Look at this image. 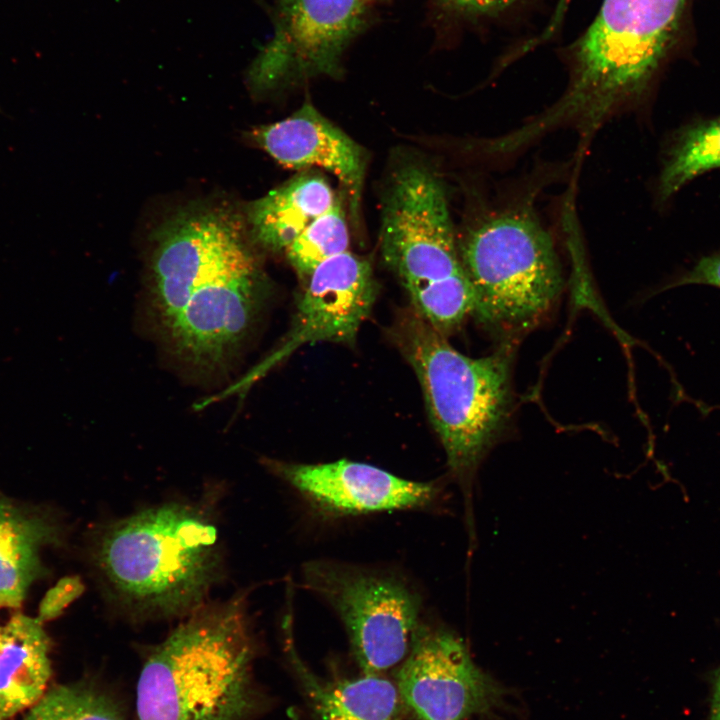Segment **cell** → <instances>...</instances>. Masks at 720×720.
<instances>
[{"instance_id": "cell-18", "label": "cell", "mask_w": 720, "mask_h": 720, "mask_svg": "<svg viewBox=\"0 0 720 720\" xmlns=\"http://www.w3.org/2000/svg\"><path fill=\"white\" fill-rule=\"evenodd\" d=\"M720 168V116L680 129L665 154L658 195L666 201L695 177Z\"/></svg>"}, {"instance_id": "cell-23", "label": "cell", "mask_w": 720, "mask_h": 720, "mask_svg": "<svg viewBox=\"0 0 720 720\" xmlns=\"http://www.w3.org/2000/svg\"><path fill=\"white\" fill-rule=\"evenodd\" d=\"M450 6L470 13H487L504 8L515 0H445Z\"/></svg>"}, {"instance_id": "cell-15", "label": "cell", "mask_w": 720, "mask_h": 720, "mask_svg": "<svg viewBox=\"0 0 720 720\" xmlns=\"http://www.w3.org/2000/svg\"><path fill=\"white\" fill-rule=\"evenodd\" d=\"M50 639L37 617L13 615L0 625V720L34 706L51 677Z\"/></svg>"}, {"instance_id": "cell-27", "label": "cell", "mask_w": 720, "mask_h": 720, "mask_svg": "<svg viewBox=\"0 0 720 720\" xmlns=\"http://www.w3.org/2000/svg\"><path fill=\"white\" fill-rule=\"evenodd\" d=\"M370 1V0H369Z\"/></svg>"}, {"instance_id": "cell-16", "label": "cell", "mask_w": 720, "mask_h": 720, "mask_svg": "<svg viewBox=\"0 0 720 720\" xmlns=\"http://www.w3.org/2000/svg\"><path fill=\"white\" fill-rule=\"evenodd\" d=\"M61 529L48 516L16 505L0 492V605L18 608L43 574L40 551L59 544Z\"/></svg>"}, {"instance_id": "cell-25", "label": "cell", "mask_w": 720, "mask_h": 720, "mask_svg": "<svg viewBox=\"0 0 720 720\" xmlns=\"http://www.w3.org/2000/svg\"><path fill=\"white\" fill-rule=\"evenodd\" d=\"M292 720H298L296 717L292 718Z\"/></svg>"}, {"instance_id": "cell-4", "label": "cell", "mask_w": 720, "mask_h": 720, "mask_svg": "<svg viewBox=\"0 0 720 720\" xmlns=\"http://www.w3.org/2000/svg\"><path fill=\"white\" fill-rule=\"evenodd\" d=\"M94 559L117 601L144 617L190 614L202 606L223 564L214 522L181 503L105 526Z\"/></svg>"}, {"instance_id": "cell-11", "label": "cell", "mask_w": 720, "mask_h": 720, "mask_svg": "<svg viewBox=\"0 0 720 720\" xmlns=\"http://www.w3.org/2000/svg\"><path fill=\"white\" fill-rule=\"evenodd\" d=\"M304 283L290 329L280 345L231 392L247 389L305 345L354 342L376 300L377 283L370 262L346 251L321 264Z\"/></svg>"}, {"instance_id": "cell-2", "label": "cell", "mask_w": 720, "mask_h": 720, "mask_svg": "<svg viewBox=\"0 0 720 720\" xmlns=\"http://www.w3.org/2000/svg\"><path fill=\"white\" fill-rule=\"evenodd\" d=\"M254 641L244 594L202 605L148 654L138 720H242L254 709Z\"/></svg>"}, {"instance_id": "cell-3", "label": "cell", "mask_w": 720, "mask_h": 720, "mask_svg": "<svg viewBox=\"0 0 720 720\" xmlns=\"http://www.w3.org/2000/svg\"><path fill=\"white\" fill-rule=\"evenodd\" d=\"M393 335L417 376L447 466L462 491L473 542L474 478L511 416L515 343L505 340L487 356L469 357L414 310L400 318Z\"/></svg>"}, {"instance_id": "cell-5", "label": "cell", "mask_w": 720, "mask_h": 720, "mask_svg": "<svg viewBox=\"0 0 720 720\" xmlns=\"http://www.w3.org/2000/svg\"><path fill=\"white\" fill-rule=\"evenodd\" d=\"M687 0H604L580 41L562 96L540 113L549 131L573 128L590 143L641 95L670 48Z\"/></svg>"}, {"instance_id": "cell-14", "label": "cell", "mask_w": 720, "mask_h": 720, "mask_svg": "<svg viewBox=\"0 0 720 720\" xmlns=\"http://www.w3.org/2000/svg\"><path fill=\"white\" fill-rule=\"evenodd\" d=\"M291 617L284 623L286 649L297 677L320 720H402L397 686L381 674L323 680L299 657L291 636Z\"/></svg>"}, {"instance_id": "cell-6", "label": "cell", "mask_w": 720, "mask_h": 720, "mask_svg": "<svg viewBox=\"0 0 720 720\" xmlns=\"http://www.w3.org/2000/svg\"><path fill=\"white\" fill-rule=\"evenodd\" d=\"M381 253L413 310L441 334L473 315L474 291L463 267L440 179L416 164L393 176L382 213Z\"/></svg>"}, {"instance_id": "cell-10", "label": "cell", "mask_w": 720, "mask_h": 720, "mask_svg": "<svg viewBox=\"0 0 720 720\" xmlns=\"http://www.w3.org/2000/svg\"><path fill=\"white\" fill-rule=\"evenodd\" d=\"M401 699L420 720H463L500 700L499 685L472 660L455 632L422 624L397 674Z\"/></svg>"}, {"instance_id": "cell-9", "label": "cell", "mask_w": 720, "mask_h": 720, "mask_svg": "<svg viewBox=\"0 0 720 720\" xmlns=\"http://www.w3.org/2000/svg\"><path fill=\"white\" fill-rule=\"evenodd\" d=\"M368 1L277 0L275 32L250 69L252 86L266 91L319 75L338 76Z\"/></svg>"}, {"instance_id": "cell-7", "label": "cell", "mask_w": 720, "mask_h": 720, "mask_svg": "<svg viewBox=\"0 0 720 720\" xmlns=\"http://www.w3.org/2000/svg\"><path fill=\"white\" fill-rule=\"evenodd\" d=\"M458 250L474 291L473 317L502 341L537 325L562 293L554 240L528 205L488 211Z\"/></svg>"}, {"instance_id": "cell-20", "label": "cell", "mask_w": 720, "mask_h": 720, "mask_svg": "<svg viewBox=\"0 0 720 720\" xmlns=\"http://www.w3.org/2000/svg\"><path fill=\"white\" fill-rule=\"evenodd\" d=\"M23 720H124L112 699L94 687L75 684L45 692Z\"/></svg>"}, {"instance_id": "cell-19", "label": "cell", "mask_w": 720, "mask_h": 720, "mask_svg": "<svg viewBox=\"0 0 720 720\" xmlns=\"http://www.w3.org/2000/svg\"><path fill=\"white\" fill-rule=\"evenodd\" d=\"M348 245L347 222L337 201L309 224L284 252L298 276L306 281L321 264L348 251Z\"/></svg>"}, {"instance_id": "cell-12", "label": "cell", "mask_w": 720, "mask_h": 720, "mask_svg": "<svg viewBox=\"0 0 720 720\" xmlns=\"http://www.w3.org/2000/svg\"><path fill=\"white\" fill-rule=\"evenodd\" d=\"M263 464L314 508L332 516L428 508L442 490L435 482L407 480L347 459L317 464L264 459Z\"/></svg>"}, {"instance_id": "cell-21", "label": "cell", "mask_w": 720, "mask_h": 720, "mask_svg": "<svg viewBox=\"0 0 720 720\" xmlns=\"http://www.w3.org/2000/svg\"><path fill=\"white\" fill-rule=\"evenodd\" d=\"M84 590L85 585L81 577L74 575L61 578L42 598L37 619L43 624L56 619L83 594Z\"/></svg>"}, {"instance_id": "cell-26", "label": "cell", "mask_w": 720, "mask_h": 720, "mask_svg": "<svg viewBox=\"0 0 720 720\" xmlns=\"http://www.w3.org/2000/svg\"><path fill=\"white\" fill-rule=\"evenodd\" d=\"M0 607H1V605H0Z\"/></svg>"}, {"instance_id": "cell-17", "label": "cell", "mask_w": 720, "mask_h": 720, "mask_svg": "<svg viewBox=\"0 0 720 720\" xmlns=\"http://www.w3.org/2000/svg\"><path fill=\"white\" fill-rule=\"evenodd\" d=\"M337 202L327 181L312 174L294 177L256 200L248 219L254 239L271 251L286 248Z\"/></svg>"}, {"instance_id": "cell-8", "label": "cell", "mask_w": 720, "mask_h": 720, "mask_svg": "<svg viewBox=\"0 0 720 720\" xmlns=\"http://www.w3.org/2000/svg\"><path fill=\"white\" fill-rule=\"evenodd\" d=\"M302 580L341 619L363 674H381L404 660L421 623V599L399 577L315 560L304 565Z\"/></svg>"}, {"instance_id": "cell-13", "label": "cell", "mask_w": 720, "mask_h": 720, "mask_svg": "<svg viewBox=\"0 0 720 720\" xmlns=\"http://www.w3.org/2000/svg\"><path fill=\"white\" fill-rule=\"evenodd\" d=\"M255 142L282 165L320 167L344 186L357 214L365 175V154L353 139L305 103L289 117L251 133Z\"/></svg>"}, {"instance_id": "cell-1", "label": "cell", "mask_w": 720, "mask_h": 720, "mask_svg": "<svg viewBox=\"0 0 720 720\" xmlns=\"http://www.w3.org/2000/svg\"><path fill=\"white\" fill-rule=\"evenodd\" d=\"M151 302L173 350L200 369L222 365L244 339L265 282L238 222L224 211L183 212L160 231Z\"/></svg>"}, {"instance_id": "cell-22", "label": "cell", "mask_w": 720, "mask_h": 720, "mask_svg": "<svg viewBox=\"0 0 720 720\" xmlns=\"http://www.w3.org/2000/svg\"><path fill=\"white\" fill-rule=\"evenodd\" d=\"M705 284L720 288V252L701 258L689 271L670 286Z\"/></svg>"}, {"instance_id": "cell-24", "label": "cell", "mask_w": 720, "mask_h": 720, "mask_svg": "<svg viewBox=\"0 0 720 720\" xmlns=\"http://www.w3.org/2000/svg\"><path fill=\"white\" fill-rule=\"evenodd\" d=\"M706 720H720V672L715 682L711 706Z\"/></svg>"}]
</instances>
